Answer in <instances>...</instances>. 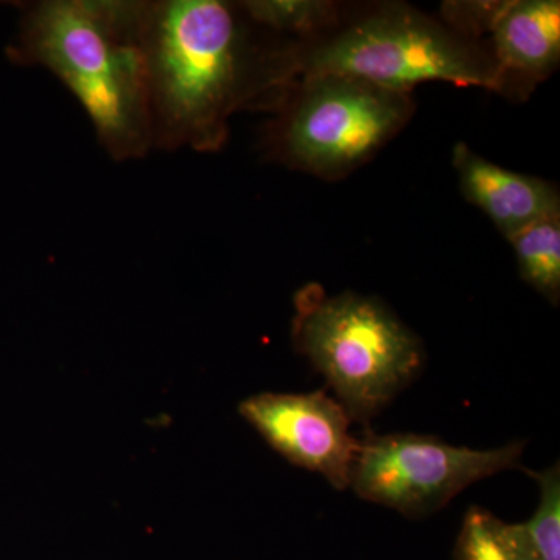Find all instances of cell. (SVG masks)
<instances>
[{"label":"cell","mask_w":560,"mask_h":560,"mask_svg":"<svg viewBox=\"0 0 560 560\" xmlns=\"http://www.w3.org/2000/svg\"><path fill=\"white\" fill-rule=\"evenodd\" d=\"M153 147L217 151L228 119L256 94V50L241 7L221 0L140 2Z\"/></svg>","instance_id":"obj_1"},{"label":"cell","mask_w":560,"mask_h":560,"mask_svg":"<svg viewBox=\"0 0 560 560\" xmlns=\"http://www.w3.org/2000/svg\"><path fill=\"white\" fill-rule=\"evenodd\" d=\"M140 2L47 0L22 21L21 55L49 69L86 110L117 161L153 147Z\"/></svg>","instance_id":"obj_2"},{"label":"cell","mask_w":560,"mask_h":560,"mask_svg":"<svg viewBox=\"0 0 560 560\" xmlns=\"http://www.w3.org/2000/svg\"><path fill=\"white\" fill-rule=\"evenodd\" d=\"M294 307V346L357 422L385 410L423 370L422 341L375 298L350 291L330 296L308 283Z\"/></svg>","instance_id":"obj_3"},{"label":"cell","mask_w":560,"mask_h":560,"mask_svg":"<svg viewBox=\"0 0 560 560\" xmlns=\"http://www.w3.org/2000/svg\"><path fill=\"white\" fill-rule=\"evenodd\" d=\"M305 75L338 73L407 94L427 81L499 90L504 81L495 58L408 10H386L350 25L312 50Z\"/></svg>","instance_id":"obj_4"},{"label":"cell","mask_w":560,"mask_h":560,"mask_svg":"<svg viewBox=\"0 0 560 560\" xmlns=\"http://www.w3.org/2000/svg\"><path fill=\"white\" fill-rule=\"evenodd\" d=\"M411 110L404 92L338 73L305 75L280 131V149L294 167L335 178L370 160Z\"/></svg>","instance_id":"obj_5"},{"label":"cell","mask_w":560,"mask_h":560,"mask_svg":"<svg viewBox=\"0 0 560 560\" xmlns=\"http://www.w3.org/2000/svg\"><path fill=\"white\" fill-rule=\"evenodd\" d=\"M525 447L526 441H514L493 451H474L422 434L370 433L360 440L350 488L359 499L405 517H429L474 482L521 469Z\"/></svg>","instance_id":"obj_6"},{"label":"cell","mask_w":560,"mask_h":560,"mask_svg":"<svg viewBox=\"0 0 560 560\" xmlns=\"http://www.w3.org/2000/svg\"><path fill=\"white\" fill-rule=\"evenodd\" d=\"M238 411L291 464L323 475L337 490L350 488L360 440L350 433L348 410L326 390L256 394Z\"/></svg>","instance_id":"obj_7"},{"label":"cell","mask_w":560,"mask_h":560,"mask_svg":"<svg viewBox=\"0 0 560 560\" xmlns=\"http://www.w3.org/2000/svg\"><path fill=\"white\" fill-rule=\"evenodd\" d=\"M453 165L466 200L480 208L508 241L536 221L560 213L552 184L500 167L466 143H456Z\"/></svg>","instance_id":"obj_8"},{"label":"cell","mask_w":560,"mask_h":560,"mask_svg":"<svg viewBox=\"0 0 560 560\" xmlns=\"http://www.w3.org/2000/svg\"><path fill=\"white\" fill-rule=\"evenodd\" d=\"M490 33L495 61L506 70L544 79L560 60V3L558 0L503 2Z\"/></svg>","instance_id":"obj_9"},{"label":"cell","mask_w":560,"mask_h":560,"mask_svg":"<svg viewBox=\"0 0 560 560\" xmlns=\"http://www.w3.org/2000/svg\"><path fill=\"white\" fill-rule=\"evenodd\" d=\"M522 279L545 300H560V213L536 221L510 238Z\"/></svg>","instance_id":"obj_10"},{"label":"cell","mask_w":560,"mask_h":560,"mask_svg":"<svg viewBox=\"0 0 560 560\" xmlns=\"http://www.w3.org/2000/svg\"><path fill=\"white\" fill-rule=\"evenodd\" d=\"M539 486V504L525 523H510L512 537L526 560H560L559 460L545 470L523 469Z\"/></svg>","instance_id":"obj_11"},{"label":"cell","mask_w":560,"mask_h":560,"mask_svg":"<svg viewBox=\"0 0 560 560\" xmlns=\"http://www.w3.org/2000/svg\"><path fill=\"white\" fill-rule=\"evenodd\" d=\"M453 560H526L515 545L510 523L481 506L464 514Z\"/></svg>","instance_id":"obj_12"},{"label":"cell","mask_w":560,"mask_h":560,"mask_svg":"<svg viewBox=\"0 0 560 560\" xmlns=\"http://www.w3.org/2000/svg\"><path fill=\"white\" fill-rule=\"evenodd\" d=\"M241 9L248 20L276 32L307 33L335 18V7L323 0H249Z\"/></svg>","instance_id":"obj_13"},{"label":"cell","mask_w":560,"mask_h":560,"mask_svg":"<svg viewBox=\"0 0 560 560\" xmlns=\"http://www.w3.org/2000/svg\"><path fill=\"white\" fill-rule=\"evenodd\" d=\"M501 5L503 2H453L445 3L444 11L456 27L464 28L466 33H482L490 32Z\"/></svg>","instance_id":"obj_14"}]
</instances>
